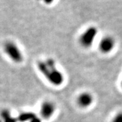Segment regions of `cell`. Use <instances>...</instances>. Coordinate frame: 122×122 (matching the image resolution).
Returning <instances> with one entry per match:
<instances>
[{
  "label": "cell",
  "mask_w": 122,
  "mask_h": 122,
  "mask_svg": "<svg viewBox=\"0 0 122 122\" xmlns=\"http://www.w3.org/2000/svg\"><path fill=\"white\" fill-rule=\"evenodd\" d=\"M39 71L54 86H60L64 81V77L56 69L54 61L49 58L46 61H39L37 63Z\"/></svg>",
  "instance_id": "cell-1"
},
{
  "label": "cell",
  "mask_w": 122,
  "mask_h": 122,
  "mask_svg": "<svg viewBox=\"0 0 122 122\" xmlns=\"http://www.w3.org/2000/svg\"><path fill=\"white\" fill-rule=\"evenodd\" d=\"M5 53L8 55L10 59L15 62H20L22 61V54L20 49L18 48L16 44L12 41H8L4 46Z\"/></svg>",
  "instance_id": "cell-2"
},
{
  "label": "cell",
  "mask_w": 122,
  "mask_h": 122,
  "mask_svg": "<svg viewBox=\"0 0 122 122\" xmlns=\"http://www.w3.org/2000/svg\"><path fill=\"white\" fill-rule=\"evenodd\" d=\"M98 33V30L94 26H90L81 35L79 42L84 48H90L91 46Z\"/></svg>",
  "instance_id": "cell-3"
},
{
  "label": "cell",
  "mask_w": 122,
  "mask_h": 122,
  "mask_svg": "<svg viewBox=\"0 0 122 122\" xmlns=\"http://www.w3.org/2000/svg\"><path fill=\"white\" fill-rule=\"evenodd\" d=\"M115 46V40L111 36H107L100 41L99 48L100 51L103 53L110 52Z\"/></svg>",
  "instance_id": "cell-4"
},
{
  "label": "cell",
  "mask_w": 122,
  "mask_h": 122,
  "mask_svg": "<svg viewBox=\"0 0 122 122\" xmlns=\"http://www.w3.org/2000/svg\"><path fill=\"white\" fill-rule=\"evenodd\" d=\"M55 111V106L52 102L46 101L44 102L41 107L40 113L44 119H49L51 117Z\"/></svg>",
  "instance_id": "cell-5"
},
{
  "label": "cell",
  "mask_w": 122,
  "mask_h": 122,
  "mask_svg": "<svg viewBox=\"0 0 122 122\" xmlns=\"http://www.w3.org/2000/svg\"><path fill=\"white\" fill-rule=\"evenodd\" d=\"M93 102V97L91 94L88 92H83L77 98L79 105L81 107H87L91 105Z\"/></svg>",
  "instance_id": "cell-6"
},
{
  "label": "cell",
  "mask_w": 122,
  "mask_h": 122,
  "mask_svg": "<svg viewBox=\"0 0 122 122\" xmlns=\"http://www.w3.org/2000/svg\"><path fill=\"white\" fill-rule=\"evenodd\" d=\"M36 117L35 113L31 112H25L20 113L18 117V120L20 122H30L33 119Z\"/></svg>",
  "instance_id": "cell-7"
},
{
  "label": "cell",
  "mask_w": 122,
  "mask_h": 122,
  "mask_svg": "<svg viewBox=\"0 0 122 122\" xmlns=\"http://www.w3.org/2000/svg\"><path fill=\"white\" fill-rule=\"evenodd\" d=\"M1 118L2 119L3 122H17V119L13 117L10 111L8 110H4L1 112Z\"/></svg>",
  "instance_id": "cell-8"
},
{
  "label": "cell",
  "mask_w": 122,
  "mask_h": 122,
  "mask_svg": "<svg viewBox=\"0 0 122 122\" xmlns=\"http://www.w3.org/2000/svg\"><path fill=\"white\" fill-rule=\"evenodd\" d=\"M111 122H122V112L117 113Z\"/></svg>",
  "instance_id": "cell-9"
},
{
  "label": "cell",
  "mask_w": 122,
  "mask_h": 122,
  "mask_svg": "<svg viewBox=\"0 0 122 122\" xmlns=\"http://www.w3.org/2000/svg\"><path fill=\"white\" fill-rule=\"evenodd\" d=\"M30 122H41V119H40L39 117H35L34 118V119H33Z\"/></svg>",
  "instance_id": "cell-10"
},
{
  "label": "cell",
  "mask_w": 122,
  "mask_h": 122,
  "mask_svg": "<svg viewBox=\"0 0 122 122\" xmlns=\"http://www.w3.org/2000/svg\"><path fill=\"white\" fill-rule=\"evenodd\" d=\"M0 122H3V121L2 120H0Z\"/></svg>",
  "instance_id": "cell-11"
},
{
  "label": "cell",
  "mask_w": 122,
  "mask_h": 122,
  "mask_svg": "<svg viewBox=\"0 0 122 122\" xmlns=\"http://www.w3.org/2000/svg\"></svg>",
  "instance_id": "cell-12"
}]
</instances>
